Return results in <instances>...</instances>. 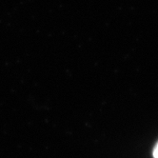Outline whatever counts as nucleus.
Segmentation results:
<instances>
[{"label":"nucleus","instance_id":"nucleus-1","mask_svg":"<svg viewBox=\"0 0 158 158\" xmlns=\"http://www.w3.org/2000/svg\"><path fill=\"white\" fill-rule=\"evenodd\" d=\"M152 155H153V158H158V141H157V143L155 144L154 148H153Z\"/></svg>","mask_w":158,"mask_h":158}]
</instances>
